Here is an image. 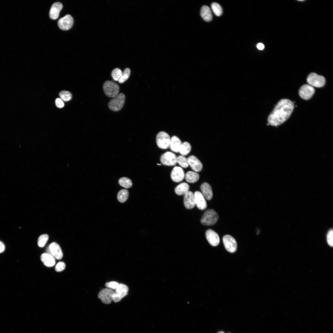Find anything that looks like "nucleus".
Wrapping results in <instances>:
<instances>
[{
	"instance_id": "obj_36",
	"label": "nucleus",
	"mask_w": 333,
	"mask_h": 333,
	"mask_svg": "<svg viewBox=\"0 0 333 333\" xmlns=\"http://www.w3.org/2000/svg\"><path fill=\"white\" fill-rule=\"evenodd\" d=\"M66 265L64 262H60L58 263L55 267V270L57 272H61L65 269Z\"/></svg>"
},
{
	"instance_id": "obj_33",
	"label": "nucleus",
	"mask_w": 333,
	"mask_h": 333,
	"mask_svg": "<svg viewBox=\"0 0 333 333\" xmlns=\"http://www.w3.org/2000/svg\"><path fill=\"white\" fill-rule=\"evenodd\" d=\"M59 96L62 100L66 102L70 101L72 98L71 93L67 91L61 92L59 93Z\"/></svg>"
},
{
	"instance_id": "obj_43",
	"label": "nucleus",
	"mask_w": 333,
	"mask_h": 333,
	"mask_svg": "<svg viewBox=\"0 0 333 333\" xmlns=\"http://www.w3.org/2000/svg\"><path fill=\"white\" fill-rule=\"evenodd\" d=\"M157 165H161V164H157Z\"/></svg>"
},
{
	"instance_id": "obj_30",
	"label": "nucleus",
	"mask_w": 333,
	"mask_h": 333,
	"mask_svg": "<svg viewBox=\"0 0 333 333\" xmlns=\"http://www.w3.org/2000/svg\"><path fill=\"white\" fill-rule=\"evenodd\" d=\"M123 72L120 69L116 68L112 72L111 76L113 80L115 81H119L122 76Z\"/></svg>"
},
{
	"instance_id": "obj_14",
	"label": "nucleus",
	"mask_w": 333,
	"mask_h": 333,
	"mask_svg": "<svg viewBox=\"0 0 333 333\" xmlns=\"http://www.w3.org/2000/svg\"><path fill=\"white\" fill-rule=\"evenodd\" d=\"M172 180L176 182H179L184 179L185 177L184 171L181 168L175 167L172 171L171 173Z\"/></svg>"
},
{
	"instance_id": "obj_39",
	"label": "nucleus",
	"mask_w": 333,
	"mask_h": 333,
	"mask_svg": "<svg viewBox=\"0 0 333 333\" xmlns=\"http://www.w3.org/2000/svg\"><path fill=\"white\" fill-rule=\"evenodd\" d=\"M55 103L56 106L60 109L63 108L64 106V102L60 98H58L56 100Z\"/></svg>"
},
{
	"instance_id": "obj_19",
	"label": "nucleus",
	"mask_w": 333,
	"mask_h": 333,
	"mask_svg": "<svg viewBox=\"0 0 333 333\" xmlns=\"http://www.w3.org/2000/svg\"><path fill=\"white\" fill-rule=\"evenodd\" d=\"M202 193L207 200H211L213 197V192L212 188L207 183H204L200 187Z\"/></svg>"
},
{
	"instance_id": "obj_8",
	"label": "nucleus",
	"mask_w": 333,
	"mask_h": 333,
	"mask_svg": "<svg viewBox=\"0 0 333 333\" xmlns=\"http://www.w3.org/2000/svg\"><path fill=\"white\" fill-rule=\"evenodd\" d=\"M47 253L49 254L55 259L60 260L62 259L63 253L60 246L55 242L52 243L46 250Z\"/></svg>"
},
{
	"instance_id": "obj_23",
	"label": "nucleus",
	"mask_w": 333,
	"mask_h": 333,
	"mask_svg": "<svg viewBox=\"0 0 333 333\" xmlns=\"http://www.w3.org/2000/svg\"><path fill=\"white\" fill-rule=\"evenodd\" d=\"M186 181L191 183H195L199 180V174L196 172L189 171L185 175Z\"/></svg>"
},
{
	"instance_id": "obj_35",
	"label": "nucleus",
	"mask_w": 333,
	"mask_h": 333,
	"mask_svg": "<svg viewBox=\"0 0 333 333\" xmlns=\"http://www.w3.org/2000/svg\"><path fill=\"white\" fill-rule=\"evenodd\" d=\"M129 288L128 287L123 284H119L115 290V292L118 293H128Z\"/></svg>"
},
{
	"instance_id": "obj_44",
	"label": "nucleus",
	"mask_w": 333,
	"mask_h": 333,
	"mask_svg": "<svg viewBox=\"0 0 333 333\" xmlns=\"http://www.w3.org/2000/svg\"></svg>"
},
{
	"instance_id": "obj_18",
	"label": "nucleus",
	"mask_w": 333,
	"mask_h": 333,
	"mask_svg": "<svg viewBox=\"0 0 333 333\" xmlns=\"http://www.w3.org/2000/svg\"><path fill=\"white\" fill-rule=\"evenodd\" d=\"M63 8V5L59 2L54 4L52 6L49 12L50 18L52 19H56L59 16L60 13Z\"/></svg>"
},
{
	"instance_id": "obj_24",
	"label": "nucleus",
	"mask_w": 333,
	"mask_h": 333,
	"mask_svg": "<svg viewBox=\"0 0 333 333\" xmlns=\"http://www.w3.org/2000/svg\"><path fill=\"white\" fill-rule=\"evenodd\" d=\"M189 186L186 183L183 182L177 186L175 189V192L179 195H184L189 191Z\"/></svg>"
},
{
	"instance_id": "obj_25",
	"label": "nucleus",
	"mask_w": 333,
	"mask_h": 333,
	"mask_svg": "<svg viewBox=\"0 0 333 333\" xmlns=\"http://www.w3.org/2000/svg\"><path fill=\"white\" fill-rule=\"evenodd\" d=\"M191 146L188 142H185L182 143L179 149V153L183 156H186L191 151Z\"/></svg>"
},
{
	"instance_id": "obj_16",
	"label": "nucleus",
	"mask_w": 333,
	"mask_h": 333,
	"mask_svg": "<svg viewBox=\"0 0 333 333\" xmlns=\"http://www.w3.org/2000/svg\"><path fill=\"white\" fill-rule=\"evenodd\" d=\"M184 205L188 209H191L196 206L194 195L190 191H188L184 195Z\"/></svg>"
},
{
	"instance_id": "obj_6",
	"label": "nucleus",
	"mask_w": 333,
	"mask_h": 333,
	"mask_svg": "<svg viewBox=\"0 0 333 333\" xmlns=\"http://www.w3.org/2000/svg\"><path fill=\"white\" fill-rule=\"evenodd\" d=\"M170 139L168 133L164 132H161L156 136L157 144L161 149H167L169 147Z\"/></svg>"
},
{
	"instance_id": "obj_32",
	"label": "nucleus",
	"mask_w": 333,
	"mask_h": 333,
	"mask_svg": "<svg viewBox=\"0 0 333 333\" xmlns=\"http://www.w3.org/2000/svg\"><path fill=\"white\" fill-rule=\"evenodd\" d=\"M131 74V70L129 68H126L123 72L122 76L120 79L119 82L120 83H123L126 82L129 78Z\"/></svg>"
},
{
	"instance_id": "obj_2",
	"label": "nucleus",
	"mask_w": 333,
	"mask_h": 333,
	"mask_svg": "<svg viewBox=\"0 0 333 333\" xmlns=\"http://www.w3.org/2000/svg\"><path fill=\"white\" fill-rule=\"evenodd\" d=\"M219 219L218 214L215 211L212 209L208 210L204 214L201 222L204 225L211 226L215 224Z\"/></svg>"
},
{
	"instance_id": "obj_28",
	"label": "nucleus",
	"mask_w": 333,
	"mask_h": 333,
	"mask_svg": "<svg viewBox=\"0 0 333 333\" xmlns=\"http://www.w3.org/2000/svg\"><path fill=\"white\" fill-rule=\"evenodd\" d=\"M119 184L122 187L126 188H129L132 185V182L131 180L126 177L121 178L119 181Z\"/></svg>"
},
{
	"instance_id": "obj_5",
	"label": "nucleus",
	"mask_w": 333,
	"mask_h": 333,
	"mask_svg": "<svg viewBox=\"0 0 333 333\" xmlns=\"http://www.w3.org/2000/svg\"><path fill=\"white\" fill-rule=\"evenodd\" d=\"M307 81L309 85L317 88L323 87L326 83V79L323 76L314 73H311L309 75Z\"/></svg>"
},
{
	"instance_id": "obj_40",
	"label": "nucleus",
	"mask_w": 333,
	"mask_h": 333,
	"mask_svg": "<svg viewBox=\"0 0 333 333\" xmlns=\"http://www.w3.org/2000/svg\"><path fill=\"white\" fill-rule=\"evenodd\" d=\"M5 250V246L4 244L0 241V253L3 252Z\"/></svg>"
},
{
	"instance_id": "obj_15",
	"label": "nucleus",
	"mask_w": 333,
	"mask_h": 333,
	"mask_svg": "<svg viewBox=\"0 0 333 333\" xmlns=\"http://www.w3.org/2000/svg\"><path fill=\"white\" fill-rule=\"evenodd\" d=\"M195 205L200 210H205L207 207V204L204 197L201 192L196 191L194 193Z\"/></svg>"
},
{
	"instance_id": "obj_4",
	"label": "nucleus",
	"mask_w": 333,
	"mask_h": 333,
	"mask_svg": "<svg viewBox=\"0 0 333 333\" xmlns=\"http://www.w3.org/2000/svg\"><path fill=\"white\" fill-rule=\"evenodd\" d=\"M125 101V94L122 93L119 94L109 102V108L113 111H119L122 109Z\"/></svg>"
},
{
	"instance_id": "obj_21",
	"label": "nucleus",
	"mask_w": 333,
	"mask_h": 333,
	"mask_svg": "<svg viewBox=\"0 0 333 333\" xmlns=\"http://www.w3.org/2000/svg\"><path fill=\"white\" fill-rule=\"evenodd\" d=\"M181 144L180 139L177 136H174L171 138L169 147L171 151L178 153Z\"/></svg>"
},
{
	"instance_id": "obj_38",
	"label": "nucleus",
	"mask_w": 333,
	"mask_h": 333,
	"mask_svg": "<svg viewBox=\"0 0 333 333\" xmlns=\"http://www.w3.org/2000/svg\"><path fill=\"white\" fill-rule=\"evenodd\" d=\"M119 284L118 283L112 281L110 282L106 283L105 284L106 286L109 288L116 290L119 285Z\"/></svg>"
},
{
	"instance_id": "obj_3",
	"label": "nucleus",
	"mask_w": 333,
	"mask_h": 333,
	"mask_svg": "<svg viewBox=\"0 0 333 333\" xmlns=\"http://www.w3.org/2000/svg\"><path fill=\"white\" fill-rule=\"evenodd\" d=\"M103 89L105 94L108 97L114 98L119 94V86L115 82L107 81L103 85Z\"/></svg>"
},
{
	"instance_id": "obj_12",
	"label": "nucleus",
	"mask_w": 333,
	"mask_h": 333,
	"mask_svg": "<svg viewBox=\"0 0 333 333\" xmlns=\"http://www.w3.org/2000/svg\"><path fill=\"white\" fill-rule=\"evenodd\" d=\"M73 19L70 15H67L60 19L58 21V25L61 30H67L70 29L73 26Z\"/></svg>"
},
{
	"instance_id": "obj_22",
	"label": "nucleus",
	"mask_w": 333,
	"mask_h": 333,
	"mask_svg": "<svg viewBox=\"0 0 333 333\" xmlns=\"http://www.w3.org/2000/svg\"><path fill=\"white\" fill-rule=\"evenodd\" d=\"M201 15L203 19L207 21L210 22L212 20L213 16L210 8L207 6H203L201 10Z\"/></svg>"
},
{
	"instance_id": "obj_34",
	"label": "nucleus",
	"mask_w": 333,
	"mask_h": 333,
	"mask_svg": "<svg viewBox=\"0 0 333 333\" xmlns=\"http://www.w3.org/2000/svg\"><path fill=\"white\" fill-rule=\"evenodd\" d=\"M127 294L128 293H116L115 292L112 295V300L116 303L120 302L123 298L126 296Z\"/></svg>"
},
{
	"instance_id": "obj_41",
	"label": "nucleus",
	"mask_w": 333,
	"mask_h": 333,
	"mask_svg": "<svg viewBox=\"0 0 333 333\" xmlns=\"http://www.w3.org/2000/svg\"><path fill=\"white\" fill-rule=\"evenodd\" d=\"M257 47L260 50H263L264 49L265 46L262 43H259L257 44Z\"/></svg>"
},
{
	"instance_id": "obj_17",
	"label": "nucleus",
	"mask_w": 333,
	"mask_h": 333,
	"mask_svg": "<svg viewBox=\"0 0 333 333\" xmlns=\"http://www.w3.org/2000/svg\"><path fill=\"white\" fill-rule=\"evenodd\" d=\"M189 165L195 172H200L202 169L203 165L200 161L195 156L192 155L187 159Z\"/></svg>"
},
{
	"instance_id": "obj_10",
	"label": "nucleus",
	"mask_w": 333,
	"mask_h": 333,
	"mask_svg": "<svg viewBox=\"0 0 333 333\" xmlns=\"http://www.w3.org/2000/svg\"><path fill=\"white\" fill-rule=\"evenodd\" d=\"M315 92L314 88L309 84H305L301 88L299 91L300 97L305 100L311 99Z\"/></svg>"
},
{
	"instance_id": "obj_31",
	"label": "nucleus",
	"mask_w": 333,
	"mask_h": 333,
	"mask_svg": "<svg viewBox=\"0 0 333 333\" xmlns=\"http://www.w3.org/2000/svg\"><path fill=\"white\" fill-rule=\"evenodd\" d=\"M49 238V236L47 234L40 235L38 240V245L40 248H43L46 245Z\"/></svg>"
},
{
	"instance_id": "obj_20",
	"label": "nucleus",
	"mask_w": 333,
	"mask_h": 333,
	"mask_svg": "<svg viewBox=\"0 0 333 333\" xmlns=\"http://www.w3.org/2000/svg\"><path fill=\"white\" fill-rule=\"evenodd\" d=\"M40 258L42 262L46 266L52 267L54 266L56 263L55 258L48 253L42 254Z\"/></svg>"
},
{
	"instance_id": "obj_13",
	"label": "nucleus",
	"mask_w": 333,
	"mask_h": 333,
	"mask_svg": "<svg viewBox=\"0 0 333 333\" xmlns=\"http://www.w3.org/2000/svg\"><path fill=\"white\" fill-rule=\"evenodd\" d=\"M206 238L209 243L212 246H216L219 243L220 239L218 234L213 230L209 229L206 233Z\"/></svg>"
},
{
	"instance_id": "obj_27",
	"label": "nucleus",
	"mask_w": 333,
	"mask_h": 333,
	"mask_svg": "<svg viewBox=\"0 0 333 333\" xmlns=\"http://www.w3.org/2000/svg\"><path fill=\"white\" fill-rule=\"evenodd\" d=\"M211 8L214 14L218 16L222 15L223 13L222 8L221 6L217 3L212 4Z\"/></svg>"
},
{
	"instance_id": "obj_1",
	"label": "nucleus",
	"mask_w": 333,
	"mask_h": 333,
	"mask_svg": "<svg viewBox=\"0 0 333 333\" xmlns=\"http://www.w3.org/2000/svg\"><path fill=\"white\" fill-rule=\"evenodd\" d=\"M293 103L288 99L279 101L268 117L269 124L277 126L283 124L291 116L294 109Z\"/></svg>"
},
{
	"instance_id": "obj_11",
	"label": "nucleus",
	"mask_w": 333,
	"mask_h": 333,
	"mask_svg": "<svg viewBox=\"0 0 333 333\" xmlns=\"http://www.w3.org/2000/svg\"><path fill=\"white\" fill-rule=\"evenodd\" d=\"M114 292L111 289L108 288H104L99 293L98 297L103 303L109 304L113 301L112 296Z\"/></svg>"
},
{
	"instance_id": "obj_9",
	"label": "nucleus",
	"mask_w": 333,
	"mask_h": 333,
	"mask_svg": "<svg viewBox=\"0 0 333 333\" xmlns=\"http://www.w3.org/2000/svg\"><path fill=\"white\" fill-rule=\"evenodd\" d=\"M160 162L165 165L173 166L175 165L177 163V157L174 153L167 152L161 156Z\"/></svg>"
},
{
	"instance_id": "obj_26",
	"label": "nucleus",
	"mask_w": 333,
	"mask_h": 333,
	"mask_svg": "<svg viewBox=\"0 0 333 333\" xmlns=\"http://www.w3.org/2000/svg\"><path fill=\"white\" fill-rule=\"evenodd\" d=\"M129 196V192L127 190L123 189L118 192L117 198L120 202L124 203L127 199Z\"/></svg>"
},
{
	"instance_id": "obj_7",
	"label": "nucleus",
	"mask_w": 333,
	"mask_h": 333,
	"mask_svg": "<svg viewBox=\"0 0 333 333\" xmlns=\"http://www.w3.org/2000/svg\"><path fill=\"white\" fill-rule=\"evenodd\" d=\"M225 248L229 252H235L237 248V244L235 239L229 235H225L223 238Z\"/></svg>"
},
{
	"instance_id": "obj_37",
	"label": "nucleus",
	"mask_w": 333,
	"mask_h": 333,
	"mask_svg": "<svg viewBox=\"0 0 333 333\" xmlns=\"http://www.w3.org/2000/svg\"><path fill=\"white\" fill-rule=\"evenodd\" d=\"M333 230H330L327 234V241L328 244L332 247L333 246Z\"/></svg>"
},
{
	"instance_id": "obj_29",
	"label": "nucleus",
	"mask_w": 333,
	"mask_h": 333,
	"mask_svg": "<svg viewBox=\"0 0 333 333\" xmlns=\"http://www.w3.org/2000/svg\"><path fill=\"white\" fill-rule=\"evenodd\" d=\"M177 163L181 167L186 168L189 166L187 159L184 156L180 155L177 157Z\"/></svg>"
},
{
	"instance_id": "obj_42",
	"label": "nucleus",
	"mask_w": 333,
	"mask_h": 333,
	"mask_svg": "<svg viewBox=\"0 0 333 333\" xmlns=\"http://www.w3.org/2000/svg\"><path fill=\"white\" fill-rule=\"evenodd\" d=\"M218 333H224L223 332L221 331V332H219Z\"/></svg>"
}]
</instances>
